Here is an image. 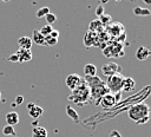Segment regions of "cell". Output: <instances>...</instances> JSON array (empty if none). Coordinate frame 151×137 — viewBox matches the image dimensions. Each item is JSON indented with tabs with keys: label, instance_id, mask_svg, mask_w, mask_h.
I'll list each match as a JSON object with an SVG mask.
<instances>
[{
	"label": "cell",
	"instance_id": "cell-5",
	"mask_svg": "<svg viewBox=\"0 0 151 137\" xmlns=\"http://www.w3.org/2000/svg\"><path fill=\"white\" fill-rule=\"evenodd\" d=\"M123 44L122 43H118V41H113V43H110L109 45H106V47L103 50V54L106 56L107 58H117V57H122L124 56V50H123Z\"/></svg>",
	"mask_w": 151,
	"mask_h": 137
},
{
	"label": "cell",
	"instance_id": "cell-31",
	"mask_svg": "<svg viewBox=\"0 0 151 137\" xmlns=\"http://www.w3.org/2000/svg\"><path fill=\"white\" fill-rule=\"evenodd\" d=\"M149 119H150V116H147V117H144V118H142V119L137 120L136 123H137L138 125H142V124H145L146 122H149Z\"/></svg>",
	"mask_w": 151,
	"mask_h": 137
},
{
	"label": "cell",
	"instance_id": "cell-29",
	"mask_svg": "<svg viewBox=\"0 0 151 137\" xmlns=\"http://www.w3.org/2000/svg\"><path fill=\"white\" fill-rule=\"evenodd\" d=\"M105 13V8H104V5H98L97 7H96V14H97V17L99 18L100 15H103Z\"/></svg>",
	"mask_w": 151,
	"mask_h": 137
},
{
	"label": "cell",
	"instance_id": "cell-18",
	"mask_svg": "<svg viewBox=\"0 0 151 137\" xmlns=\"http://www.w3.org/2000/svg\"><path fill=\"white\" fill-rule=\"evenodd\" d=\"M27 111H28L29 116H31L32 118H34V119H38V118L41 117L42 113H44V109H42L41 106H39V105H35V104H34L31 109H28Z\"/></svg>",
	"mask_w": 151,
	"mask_h": 137
},
{
	"label": "cell",
	"instance_id": "cell-24",
	"mask_svg": "<svg viewBox=\"0 0 151 137\" xmlns=\"http://www.w3.org/2000/svg\"><path fill=\"white\" fill-rule=\"evenodd\" d=\"M48 13H50V8H48L47 6H45V7L39 8V9L37 11L35 15H37V18H45V15L48 14Z\"/></svg>",
	"mask_w": 151,
	"mask_h": 137
},
{
	"label": "cell",
	"instance_id": "cell-21",
	"mask_svg": "<svg viewBox=\"0 0 151 137\" xmlns=\"http://www.w3.org/2000/svg\"><path fill=\"white\" fill-rule=\"evenodd\" d=\"M133 14L138 17H149L151 14V11L147 8H142V7H134L133 8Z\"/></svg>",
	"mask_w": 151,
	"mask_h": 137
},
{
	"label": "cell",
	"instance_id": "cell-38",
	"mask_svg": "<svg viewBox=\"0 0 151 137\" xmlns=\"http://www.w3.org/2000/svg\"><path fill=\"white\" fill-rule=\"evenodd\" d=\"M0 100H1V91H0Z\"/></svg>",
	"mask_w": 151,
	"mask_h": 137
},
{
	"label": "cell",
	"instance_id": "cell-6",
	"mask_svg": "<svg viewBox=\"0 0 151 137\" xmlns=\"http://www.w3.org/2000/svg\"><path fill=\"white\" fill-rule=\"evenodd\" d=\"M105 32L107 33V35L110 38H117L119 37L122 33H124V26L120 22L117 21H112L110 25H107L105 27Z\"/></svg>",
	"mask_w": 151,
	"mask_h": 137
},
{
	"label": "cell",
	"instance_id": "cell-15",
	"mask_svg": "<svg viewBox=\"0 0 151 137\" xmlns=\"http://www.w3.org/2000/svg\"><path fill=\"white\" fill-rule=\"evenodd\" d=\"M136 86V81L131 77H124L123 79V87L122 90L125 92H131Z\"/></svg>",
	"mask_w": 151,
	"mask_h": 137
},
{
	"label": "cell",
	"instance_id": "cell-8",
	"mask_svg": "<svg viewBox=\"0 0 151 137\" xmlns=\"http://www.w3.org/2000/svg\"><path fill=\"white\" fill-rule=\"evenodd\" d=\"M122 68L118 64L116 63H106L101 66V73L105 76V77H110L112 74H117V73H120Z\"/></svg>",
	"mask_w": 151,
	"mask_h": 137
},
{
	"label": "cell",
	"instance_id": "cell-35",
	"mask_svg": "<svg viewBox=\"0 0 151 137\" xmlns=\"http://www.w3.org/2000/svg\"><path fill=\"white\" fill-rule=\"evenodd\" d=\"M109 0H100V5H104V4H106Z\"/></svg>",
	"mask_w": 151,
	"mask_h": 137
},
{
	"label": "cell",
	"instance_id": "cell-2",
	"mask_svg": "<svg viewBox=\"0 0 151 137\" xmlns=\"http://www.w3.org/2000/svg\"><path fill=\"white\" fill-rule=\"evenodd\" d=\"M90 90H88V86L86 85V83L84 81L83 79V83L76 87L74 90L71 91V94L68 96V100L79 105V106H84V104L88 103L90 102Z\"/></svg>",
	"mask_w": 151,
	"mask_h": 137
},
{
	"label": "cell",
	"instance_id": "cell-23",
	"mask_svg": "<svg viewBox=\"0 0 151 137\" xmlns=\"http://www.w3.org/2000/svg\"><path fill=\"white\" fill-rule=\"evenodd\" d=\"M66 112L68 113V116L76 122V123H78L79 122V117H78V113L76 112V110L71 106V105H66Z\"/></svg>",
	"mask_w": 151,
	"mask_h": 137
},
{
	"label": "cell",
	"instance_id": "cell-22",
	"mask_svg": "<svg viewBox=\"0 0 151 137\" xmlns=\"http://www.w3.org/2000/svg\"><path fill=\"white\" fill-rule=\"evenodd\" d=\"M98 19H99V21L101 22V25H103L104 27H106L107 25H110V24L113 21V20H112V17H111L110 14H106V13H104L103 15H100Z\"/></svg>",
	"mask_w": 151,
	"mask_h": 137
},
{
	"label": "cell",
	"instance_id": "cell-14",
	"mask_svg": "<svg viewBox=\"0 0 151 137\" xmlns=\"http://www.w3.org/2000/svg\"><path fill=\"white\" fill-rule=\"evenodd\" d=\"M104 30H105V27L101 25V22L99 21L98 18L94 19V20H92V21L90 22V25H88V31L94 32V33H100V32H103Z\"/></svg>",
	"mask_w": 151,
	"mask_h": 137
},
{
	"label": "cell",
	"instance_id": "cell-10",
	"mask_svg": "<svg viewBox=\"0 0 151 137\" xmlns=\"http://www.w3.org/2000/svg\"><path fill=\"white\" fill-rule=\"evenodd\" d=\"M83 41H84V45H85V47H92V46H97L98 45V38H97V33H94V32H91V31H87L86 33H85V35H84V39H83Z\"/></svg>",
	"mask_w": 151,
	"mask_h": 137
},
{
	"label": "cell",
	"instance_id": "cell-39",
	"mask_svg": "<svg viewBox=\"0 0 151 137\" xmlns=\"http://www.w3.org/2000/svg\"><path fill=\"white\" fill-rule=\"evenodd\" d=\"M114 1H122V0H114Z\"/></svg>",
	"mask_w": 151,
	"mask_h": 137
},
{
	"label": "cell",
	"instance_id": "cell-1",
	"mask_svg": "<svg viewBox=\"0 0 151 137\" xmlns=\"http://www.w3.org/2000/svg\"><path fill=\"white\" fill-rule=\"evenodd\" d=\"M84 81L86 83V85L88 86V90H90V98L92 100H94L96 105L98 103V100L106 93H109V89L106 87L104 80L97 76H93V77H85L83 78Z\"/></svg>",
	"mask_w": 151,
	"mask_h": 137
},
{
	"label": "cell",
	"instance_id": "cell-7",
	"mask_svg": "<svg viewBox=\"0 0 151 137\" xmlns=\"http://www.w3.org/2000/svg\"><path fill=\"white\" fill-rule=\"evenodd\" d=\"M81 83H83V78H81L79 74H77V73H70V74L66 76V78H65V84H66V86H67L71 91L74 90L76 87H78Z\"/></svg>",
	"mask_w": 151,
	"mask_h": 137
},
{
	"label": "cell",
	"instance_id": "cell-9",
	"mask_svg": "<svg viewBox=\"0 0 151 137\" xmlns=\"http://www.w3.org/2000/svg\"><path fill=\"white\" fill-rule=\"evenodd\" d=\"M116 103H117V102H116L114 94L111 93V92H109V93L104 94V96L98 100L97 105H99V106H101V107H104V109H110V107H112L113 105H116Z\"/></svg>",
	"mask_w": 151,
	"mask_h": 137
},
{
	"label": "cell",
	"instance_id": "cell-37",
	"mask_svg": "<svg viewBox=\"0 0 151 137\" xmlns=\"http://www.w3.org/2000/svg\"><path fill=\"white\" fill-rule=\"evenodd\" d=\"M1 1H4V2H8V1H11V0H1Z\"/></svg>",
	"mask_w": 151,
	"mask_h": 137
},
{
	"label": "cell",
	"instance_id": "cell-4",
	"mask_svg": "<svg viewBox=\"0 0 151 137\" xmlns=\"http://www.w3.org/2000/svg\"><path fill=\"white\" fill-rule=\"evenodd\" d=\"M123 79L124 77L120 73L117 74H112L110 77H106V87L109 89V92L111 93H118L122 92V87H123Z\"/></svg>",
	"mask_w": 151,
	"mask_h": 137
},
{
	"label": "cell",
	"instance_id": "cell-20",
	"mask_svg": "<svg viewBox=\"0 0 151 137\" xmlns=\"http://www.w3.org/2000/svg\"><path fill=\"white\" fill-rule=\"evenodd\" d=\"M84 73H85V77H93V76H96V73H97L96 65H93V64H86L84 66Z\"/></svg>",
	"mask_w": 151,
	"mask_h": 137
},
{
	"label": "cell",
	"instance_id": "cell-12",
	"mask_svg": "<svg viewBox=\"0 0 151 137\" xmlns=\"http://www.w3.org/2000/svg\"><path fill=\"white\" fill-rule=\"evenodd\" d=\"M150 50L145 46H139L136 51V58L139 60V61H143V60H146L149 57H150Z\"/></svg>",
	"mask_w": 151,
	"mask_h": 137
},
{
	"label": "cell",
	"instance_id": "cell-13",
	"mask_svg": "<svg viewBox=\"0 0 151 137\" xmlns=\"http://www.w3.org/2000/svg\"><path fill=\"white\" fill-rule=\"evenodd\" d=\"M32 44H33V41H32V39H31L29 37L22 35V37H20V38L18 39V45H19V47L22 48V50H31Z\"/></svg>",
	"mask_w": 151,
	"mask_h": 137
},
{
	"label": "cell",
	"instance_id": "cell-16",
	"mask_svg": "<svg viewBox=\"0 0 151 137\" xmlns=\"http://www.w3.org/2000/svg\"><path fill=\"white\" fill-rule=\"evenodd\" d=\"M5 118H6L7 125H11V126H14V125H17L19 123V115L15 111H11V112L6 113Z\"/></svg>",
	"mask_w": 151,
	"mask_h": 137
},
{
	"label": "cell",
	"instance_id": "cell-25",
	"mask_svg": "<svg viewBox=\"0 0 151 137\" xmlns=\"http://www.w3.org/2000/svg\"><path fill=\"white\" fill-rule=\"evenodd\" d=\"M53 30H54V28H53L51 25H45V26H42V27L39 30V32L41 33V35L46 37V35H50V33H51Z\"/></svg>",
	"mask_w": 151,
	"mask_h": 137
},
{
	"label": "cell",
	"instance_id": "cell-36",
	"mask_svg": "<svg viewBox=\"0 0 151 137\" xmlns=\"http://www.w3.org/2000/svg\"><path fill=\"white\" fill-rule=\"evenodd\" d=\"M143 1H144L146 5H150V4H151V0H143Z\"/></svg>",
	"mask_w": 151,
	"mask_h": 137
},
{
	"label": "cell",
	"instance_id": "cell-26",
	"mask_svg": "<svg viewBox=\"0 0 151 137\" xmlns=\"http://www.w3.org/2000/svg\"><path fill=\"white\" fill-rule=\"evenodd\" d=\"M45 19H46V25H51L52 26V24H54L57 21V15L50 12L48 14L45 15Z\"/></svg>",
	"mask_w": 151,
	"mask_h": 137
},
{
	"label": "cell",
	"instance_id": "cell-33",
	"mask_svg": "<svg viewBox=\"0 0 151 137\" xmlns=\"http://www.w3.org/2000/svg\"><path fill=\"white\" fill-rule=\"evenodd\" d=\"M50 37H52V38H54V39H58V38H59V32H58L57 30H53V31L50 33Z\"/></svg>",
	"mask_w": 151,
	"mask_h": 137
},
{
	"label": "cell",
	"instance_id": "cell-34",
	"mask_svg": "<svg viewBox=\"0 0 151 137\" xmlns=\"http://www.w3.org/2000/svg\"><path fill=\"white\" fill-rule=\"evenodd\" d=\"M33 105H34V103H27V105H26V107H27V110H28V109H31V107H32Z\"/></svg>",
	"mask_w": 151,
	"mask_h": 137
},
{
	"label": "cell",
	"instance_id": "cell-3",
	"mask_svg": "<svg viewBox=\"0 0 151 137\" xmlns=\"http://www.w3.org/2000/svg\"><path fill=\"white\" fill-rule=\"evenodd\" d=\"M127 116L130 119L137 122L144 117L150 116V107L145 103H139V104L132 105L127 111Z\"/></svg>",
	"mask_w": 151,
	"mask_h": 137
},
{
	"label": "cell",
	"instance_id": "cell-11",
	"mask_svg": "<svg viewBox=\"0 0 151 137\" xmlns=\"http://www.w3.org/2000/svg\"><path fill=\"white\" fill-rule=\"evenodd\" d=\"M15 54L18 56L19 63H26V61H29L32 59V51L31 50L18 48V51L15 52Z\"/></svg>",
	"mask_w": 151,
	"mask_h": 137
},
{
	"label": "cell",
	"instance_id": "cell-27",
	"mask_svg": "<svg viewBox=\"0 0 151 137\" xmlns=\"http://www.w3.org/2000/svg\"><path fill=\"white\" fill-rule=\"evenodd\" d=\"M2 133L5 136H14V126L11 125H5L2 128Z\"/></svg>",
	"mask_w": 151,
	"mask_h": 137
},
{
	"label": "cell",
	"instance_id": "cell-17",
	"mask_svg": "<svg viewBox=\"0 0 151 137\" xmlns=\"http://www.w3.org/2000/svg\"><path fill=\"white\" fill-rule=\"evenodd\" d=\"M32 41L35 43L37 45H40V46H46L45 44V37L41 35V33L38 31V30H33L32 32Z\"/></svg>",
	"mask_w": 151,
	"mask_h": 137
},
{
	"label": "cell",
	"instance_id": "cell-28",
	"mask_svg": "<svg viewBox=\"0 0 151 137\" xmlns=\"http://www.w3.org/2000/svg\"><path fill=\"white\" fill-rule=\"evenodd\" d=\"M57 43H58V39H54V38H52L50 35H46L45 37V44H46V46L47 45L48 46H54V45H57Z\"/></svg>",
	"mask_w": 151,
	"mask_h": 137
},
{
	"label": "cell",
	"instance_id": "cell-30",
	"mask_svg": "<svg viewBox=\"0 0 151 137\" xmlns=\"http://www.w3.org/2000/svg\"><path fill=\"white\" fill-rule=\"evenodd\" d=\"M7 60L8 61H11V63H19V59H18V56L15 54V53H13V54H11L8 58H7Z\"/></svg>",
	"mask_w": 151,
	"mask_h": 137
},
{
	"label": "cell",
	"instance_id": "cell-19",
	"mask_svg": "<svg viewBox=\"0 0 151 137\" xmlns=\"http://www.w3.org/2000/svg\"><path fill=\"white\" fill-rule=\"evenodd\" d=\"M32 137H47V130L40 125L33 126L32 128Z\"/></svg>",
	"mask_w": 151,
	"mask_h": 137
},
{
	"label": "cell",
	"instance_id": "cell-32",
	"mask_svg": "<svg viewBox=\"0 0 151 137\" xmlns=\"http://www.w3.org/2000/svg\"><path fill=\"white\" fill-rule=\"evenodd\" d=\"M24 102V96H17V98H15V105H20L21 103Z\"/></svg>",
	"mask_w": 151,
	"mask_h": 137
}]
</instances>
